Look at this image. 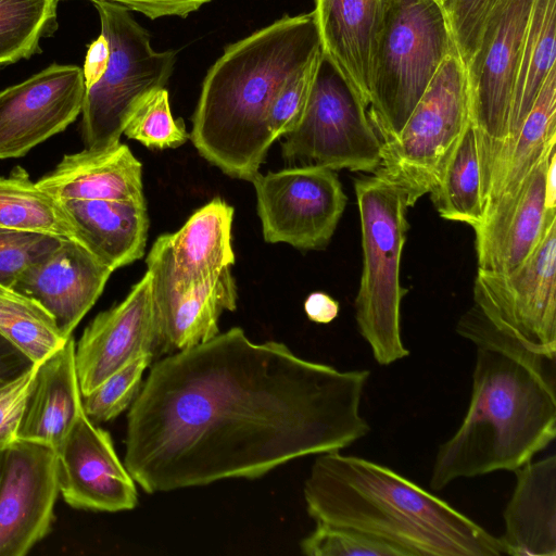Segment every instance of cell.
Returning <instances> with one entry per match:
<instances>
[{"label": "cell", "mask_w": 556, "mask_h": 556, "mask_svg": "<svg viewBox=\"0 0 556 556\" xmlns=\"http://www.w3.org/2000/svg\"><path fill=\"white\" fill-rule=\"evenodd\" d=\"M369 376L230 328L151 364L128 408L124 465L152 494L341 451L370 431L361 414Z\"/></svg>", "instance_id": "obj_1"}, {"label": "cell", "mask_w": 556, "mask_h": 556, "mask_svg": "<svg viewBox=\"0 0 556 556\" xmlns=\"http://www.w3.org/2000/svg\"><path fill=\"white\" fill-rule=\"evenodd\" d=\"M456 331L476 348L467 413L437 452L430 486L459 478L515 471L556 437L555 356L522 342L476 303Z\"/></svg>", "instance_id": "obj_2"}, {"label": "cell", "mask_w": 556, "mask_h": 556, "mask_svg": "<svg viewBox=\"0 0 556 556\" xmlns=\"http://www.w3.org/2000/svg\"><path fill=\"white\" fill-rule=\"evenodd\" d=\"M315 521L367 534L403 556H501L500 539L393 469L340 451L318 454L303 488Z\"/></svg>", "instance_id": "obj_3"}, {"label": "cell", "mask_w": 556, "mask_h": 556, "mask_svg": "<svg viewBox=\"0 0 556 556\" xmlns=\"http://www.w3.org/2000/svg\"><path fill=\"white\" fill-rule=\"evenodd\" d=\"M320 51L313 12L283 16L227 46L204 77L192 116L198 152L251 181L276 140L269 111L278 90Z\"/></svg>", "instance_id": "obj_4"}, {"label": "cell", "mask_w": 556, "mask_h": 556, "mask_svg": "<svg viewBox=\"0 0 556 556\" xmlns=\"http://www.w3.org/2000/svg\"><path fill=\"white\" fill-rule=\"evenodd\" d=\"M453 52L457 48L439 0H387L368 105L382 143L401 131L442 61Z\"/></svg>", "instance_id": "obj_5"}, {"label": "cell", "mask_w": 556, "mask_h": 556, "mask_svg": "<svg viewBox=\"0 0 556 556\" xmlns=\"http://www.w3.org/2000/svg\"><path fill=\"white\" fill-rule=\"evenodd\" d=\"M354 189L361 219L363 270L355 319L379 365L409 355L401 336V257L409 207L402 188L376 175L359 177Z\"/></svg>", "instance_id": "obj_6"}, {"label": "cell", "mask_w": 556, "mask_h": 556, "mask_svg": "<svg viewBox=\"0 0 556 556\" xmlns=\"http://www.w3.org/2000/svg\"><path fill=\"white\" fill-rule=\"evenodd\" d=\"M109 58L99 78L86 86L81 108L83 138L88 149L119 142L138 102L167 84L176 63L173 50L156 51L151 37L122 4L92 1Z\"/></svg>", "instance_id": "obj_7"}, {"label": "cell", "mask_w": 556, "mask_h": 556, "mask_svg": "<svg viewBox=\"0 0 556 556\" xmlns=\"http://www.w3.org/2000/svg\"><path fill=\"white\" fill-rule=\"evenodd\" d=\"M469 124L467 71L453 52L442 61L401 131L382 143L380 164L372 174L402 188L413 206L437 187Z\"/></svg>", "instance_id": "obj_8"}, {"label": "cell", "mask_w": 556, "mask_h": 556, "mask_svg": "<svg viewBox=\"0 0 556 556\" xmlns=\"http://www.w3.org/2000/svg\"><path fill=\"white\" fill-rule=\"evenodd\" d=\"M533 0H500L466 65L484 204L506 149L515 87Z\"/></svg>", "instance_id": "obj_9"}, {"label": "cell", "mask_w": 556, "mask_h": 556, "mask_svg": "<svg viewBox=\"0 0 556 556\" xmlns=\"http://www.w3.org/2000/svg\"><path fill=\"white\" fill-rule=\"evenodd\" d=\"M381 149L364 99L321 52L303 116L281 144L283 156L332 170L372 174L380 164Z\"/></svg>", "instance_id": "obj_10"}, {"label": "cell", "mask_w": 556, "mask_h": 556, "mask_svg": "<svg viewBox=\"0 0 556 556\" xmlns=\"http://www.w3.org/2000/svg\"><path fill=\"white\" fill-rule=\"evenodd\" d=\"M257 214L266 242L300 250L324 249L346 204L334 170L307 164L252 178Z\"/></svg>", "instance_id": "obj_11"}, {"label": "cell", "mask_w": 556, "mask_h": 556, "mask_svg": "<svg viewBox=\"0 0 556 556\" xmlns=\"http://www.w3.org/2000/svg\"><path fill=\"white\" fill-rule=\"evenodd\" d=\"M556 219L515 270L478 268L473 303L530 348L556 354Z\"/></svg>", "instance_id": "obj_12"}, {"label": "cell", "mask_w": 556, "mask_h": 556, "mask_svg": "<svg viewBox=\"0 0 556 556\" xmlns=\"http://www.w3.org/2000/svg\"><path fill=\"white\" fill-rule=\"evenodd\" d=\"M159 327V357L215 337L224 311L237 307L231 267L202 282H179L173 267L169 233L157 237L146 258Z\"/></svg>", "instance_id": "obj_13"}, {"label": "cell", "mask_w": 556, "mask_h": 556, "mask_svg": "<svg viewBox=\"0 0 556 556\" xmlns=\"http://www.w3.org/2000/svg\"><path fill=\"white\" fill-rule=\"evenodd\" d=\"M60 494L54 448L16 439L0 484V556H24L50 532Z\"/></svg>", "instance_id": "obj_14"}, {"label": "cell", "mask_w": 556, "mask_h": 556, "mask_svg": "<svg viewBox=\"0 0 556 556\" xmlns=\"http://www.w3.org/2000/svg\"><path fill=\"white\" fill-rule=\"evenodd\" d=\"M85 90L80 67L54 63L0 91V160L63 131L81 113Z\"/></svg>", "instance_id": "obj_15"}, {"label": "cell", "mask_w": 556, "mask_h": 556, "mask_svg": "<svg viewBox=\"0 0 556 556\" xmlns=\"http://www.w3.org/2000/svg\"><path fill=\"white\" fill-rule=\"evenodd\" d=\"M159 357V327L150 271L113 307L99 313L75 348L83 396L135 358Z\"/></svg>", "instance_id": "obj_16"}, {"label": "cell", "mask_w": 556, "mask_h": 556, "mask_svg": "<svg viewBox=\"0 0 556 556\" xmlns=\"http://www.w3.org/2000/svg\"><path fill=\"white\" fill-rule=\"evenodd\" d=\"M59 491L76 509L117 513L138 503L136 482L110 433L84 413L55 450Z\"/></svg>", "instance_id": "obj_17"}, {"label": "cell", "mask_w": 556, "mask_h": 556, "mask_svg": "<svg viewBox=\"0 0 556 556\" xmlns=\"http://www.w3.org/2000/svg\"><path fill=\"white\" fill-rule=\"evenodd\" d=\"M555 146L521 185L511 204L476 232L478 268L507 274L533 252L556 219Z\"/></svg>", "instance_id": "obj_18"}, {"label": "cell", "mask_w": 556, "mask_h": 556, "mask_svg": "<svg viewBox=\"0 0 556 556\" xmlns=\"http://www.w3.org/2000/svg\"><path fill=\"white\" fill-rule=\"evenodd\" d=\"M113 271L75 240L64 239L28 267L12 289L36 300L70 338L101 295Z\"/></svg>", "instance_id": "obj_19"}, {"label": "cell", "mask_w": 556, "mask_h": 556, "mask_svg": "<svg viewBox=\"0 0 556 556\" xmlns=\"http://www.w3.org/2000/svg\"><path fill=\"white\" fill-rule=\"evenodd\" d=\"M75 348L72 336L58 351L36 364L17 439L56 450L85 413Z\"/></svg>", "instance_id": "obj_20"}, {"label": "cell", "mask_w": 556, "mask_h": 556, "mask_svg": "<svg viewBox=\"0 0 556 556\" xmlns=\"http://www.w3.org/2000/svg\"><path fill=\"white\" fill-rule=\"evenodd\" d=\"M321 52L354 85L367 106L387 0H314Z\"/></svg>", "instance_id": "obj_21"}, {"label": "cell", "mask_w": 556, "mask_h": 556, "mask_svg": "<svg viewBox=\"0 0 556 556\" xmlns=\"http://www.w3.org/2000/svg\"><path fill=\"white\" fill-rule=\"evenodd\" d=\"M37 185L58 200H144L141 163L119 142L64 155Z\"/></svg>", "instance_id": "obj_22"}, {"label": "cell", "mask_w": 556, "mask_h": 556, "mask_svg": "<svg viewBox=\"0 0 556 556\" xmlns=\"http://www.w3.org/2000/svg\"><path fill=\"white\" fill-rule=\"evenodd\" d=\"M516 485L498 536L503 555L556 556V456L516 469Z\"/></svg>", "instance_id": "obj_23"}, {"label": "cell", "mask_w": 556, "mask_h": 556, "mask_svg": "<svg viewBox=\"0 0 556 556\" xmlns=\"http://www.w3.org/2000/svg\"><path fill=\"white\" fill-rule=\"evenodd\" d=\"M74 240L112 271L141 258L148 238L146 200H60Z\"/></svg>", "instance_id": "obj_24"}, {"label": "cell", "mask_w": 556, "mask_h": 556, "mask_svg": "<svg viewBox=\"0 0 556 556\" xmlns=\"http://www.w3.org/2000/svg\"><path fill=\"white\" fill-rule=\"evenodd\" d=\"M555 143L556 66L545 78L497 172L484 204L483 223L501 214L511 204L523 181Z\"/></svg>", "instance_id": "obj_25"}, {"label": "cell", "mask_w": 556, "mask_h": 556, "mask_svg": "<svg viewBox=\"0 0 556 556\" xmlns=\"http://www.w3.org/2000/svg\"><path fill=\"white\" fill-rule=\"evenodd\" d=\"M233 207L220 198L197 210L169 233L173 267L185 285L202 282L235 263L231 244Z\"/></svg>", "instance_id": "obj_26"}, {"label": "cell", "mask_w": 556, "mask_h": 556, "mask_svg": "<svg viewBox=\"0 0 556 556\" xmlns=\"http://www.w3.org/2000/svg\"><path fill=\"white\" fill-rule=\"evenodd\" d=\"M555 37L556 0H533L515 87L508 140L495 177L545 78L555 67Z\"/></svg>", "instance_id": "obj_27"}, {"label": "cell", "mask_w": 556, "mask_h": 556, "mask_svg": "<svg viewBox=\"0 0 556 556\" xmlns=\"http://www.w3.org/2000/svg\"><path fill=\"white\" fill-rule=\"evenodd\" d=\"M439 215L476 231L484 218L477 139L471 123L447 161L437 187L429 193Z\"/></svg>", "instance_id": "obj_28"}, {"label": "cell", "mask_w": 556, "mask_h": 556, "mask_svg": "<svg viewBox=\"0 0 556 556\" xmlns=\"http://www.w3.org/2000/svg\"><path fill=\"white\" fill-rule=\"evenodd\" d=\"M0 228L74 240L60 200L33 182L21 167L0 177Z\"/></svg>", "instance_id": "obj_29"}, {"label": "cell", "mask_w": 556, "mask_h": 556, "mask_svg": "<svg viewBox=\"0 0 556 556\" xmlns=\"http://www.w3.org/2000/svg\"><path fill=\"white\" fill-rule=\"evenodd\" d=\"M0 336L34 365L49 357L68 339L40 303L3 286H0Z\"/></svg>", "instance_id": "obj_30"}, {"label": "cell", "mask_w": 556, "mask_h": 556, "mask_svg": "<svg viewBox=\"0 0 556 556\" xmlns=\"http://www.w3.org/2000/svg\"><path fill=\"white\" fill-rule=\"evenodd\" d=\"M59 0H0V67L28 59L56 28Z\"/></svg>", "instance_id": "obj_31"}, {"label": "cell", "mask_w": 556, "mask_h": 556, "mask_svg": "<svg viewBox=\"0 0 556 556\" xmlns=\"http://www.w3.org/2000/svg\"><path fill=\"white\" fill-rule=\"evenodd\" d=\"M123 134L154 149L177 148L189 138L184 122L172 114L164 87L151 90L138 102Z\"/></svg>", "instance_id": "obj_32"}, {"label": "cell", "mask_w": 556, "mask_h": 556, "mask_svg": "<svg viewBox=\"0 0 556 556\" xmlns=\"http://www.w3.org/2000/svg\"><path fill=\"white\" fill-rule=\"evenodd\" d=\"M154 357L139 356L83 396L84 412L94 424L110 421L128 409L142 386L144 370Z\"/></svg>", "instance_id": "obj_33"}, {"label": "cell", "mask_w": 556, "mask_h": 556, "mask_svg": "<svg viewBox=\"0 0 556 556\" xmlns=\"http://www.w3.org/2000/svg\"><path fill=\"white\" fill-rule=\"evenodd\" d=\"M300 548L307 556H403L367 534L320 522L300 542Z\"/></svg>", "instance_id": "obj_34"}, {"label": "cell", "mask_w": 556, "mask_h": 556, "mask_svg": "<svg viewBox=\"0 0 556 556\" xmlns=\"http://www.w3.org/2000/svg\"><path fill=\"white\" fill-rule=\"evenodd\" d=\"M61 238L0 228V286L12 288L18 277L62 242Z\"/></svg>", "instance_id": "obj_35"}, {"label": "cell", "mask_w": 556, "mask_h": 556, "mask_svg": "<svg viewBox=\"0 0 556 556\" xmlns=\"http://www.w3.org/2000/svg\"><path fill=\"white\" fill-rule=\"evenodd\" d=\"M320 58L321 51L292 74L278 90L269 111V125L275 139L285 137L301 121Z\"/></svg>", "instance_id": "obj_36"}, {"label": "cell", "mask_w": 556, "mask_h": 556, "mask_svg": "<svg viewBox=\"0 0 556 556\" xmlns=\"http://www.w3.org/2000/svg\"><path fill=\"white\" fill-rule=\"evenodd\" d=\"M465 66L475 53L484 23L500 0H439Z\"/></svg>", "instance_id": "obj_37"}, {"label": "cell", "mask_w": 556, "mask_h": 556, "mask_svg": "<svg viewBox=\"0 0 556 556\" xmlns=\"http://www.w3.org/2000/svg\"><path fill=\"white\" fill-rule=\"evenodd\" d=\"M35 366L21 376L0 383V447H7L17 439V430L35 374Z\"/></svg>", "instance_id": "obj_38"}, {"label": "cell", "mask_w": 556, "mask_h": 556, "mask_svg": "<svg viewBox=\"0 0 556 556\" xmlns=\"http://www.w3.org/2000/svg\"><path fill=\"white\" fill-rule=\"evenodd\" d=\"M97 1V0H91ZM124 5L151 20L164 16L185 17L211 0H100Z\"/></svg>", "instance_id": "obj_39"}, {"label": "cell", "mask_w": 556, "mask_h": 556, "mask_svg": "<svg viewBox=\"0 0 556 556\" xmlns=\"http://www.w3.org/2000/svg\"><path fill=\"white\" fill-rule=\"evenodd\" d=\"M33 366L22 352L0 336V383L21 376Z\"/></svg>", "instance_id": "obj_40"}, {"label": "cell", "mask_w": 556, "mask_h": 556, "mask_svg": "<svg viewBox=\"0 0 556 556\" xmlns=\"http://www.w3.org/2000/svg\"><path fill=\"white\" fill-rule=\"evenodd\" d=\"M339 309V303L324 292H313L304 302L306 316L317 324L331 323L337 318Z\"/></svg>", "instance_id": "obj_41"}, {"label": "cell", "mask_w": 556, "mask_h": 556, "mask_svg": "<svg viewBox=\"0 0 556 556\" xmlns=\"http://www.w3.org/2000/svg\"><path fill=\"white\" fill-rule=\"evenodd\" d=\"M7 447H0V484H1L3 470H4Z\"/></svg>", "instance_id": "obj_42"}]
</instances>
